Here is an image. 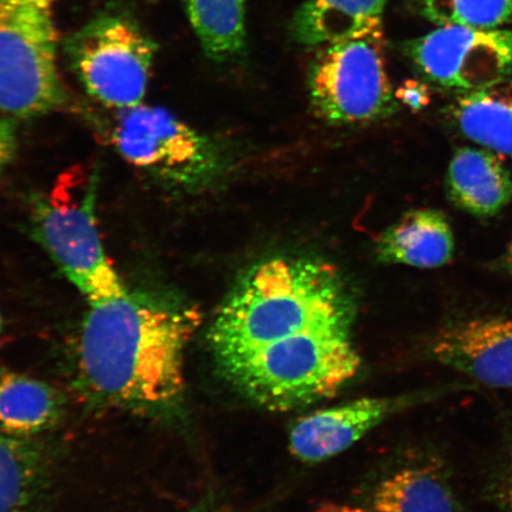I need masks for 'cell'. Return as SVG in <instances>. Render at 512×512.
Returning <instances> with one entry per match:
<instances>
[{"mask_svg": "<svg viewBox=\"0 0 512 512\" xmlns=\"http://www.w3.org/2000/svg\"><path fill=\"white\" fill-rule=\"evenodd\" d=\"M16 146L15 126L9 120L0 119V177L14 159Z\"/></svg>", "mask_w": 512, "mask_h": 512, "instance_id": "7402d4cb", "label": "cell"}, {"mask_svg": "<svg viewBox=\"0 0 512 512\" xmlns=\"http://www.w3.org/2000/svg\"><path fill=\"white\" fill-rule=\"evenodd\" d=\"M509 260H510V264L512 266V245H511L510 251H509Z\"/></svg>", "mask_w": 512, "mask_h": 512, "instance_id": "d4e9b609", "label": "cell"}, {"mask_svg": "<svg viewBox=\"0 0 512 512\" xmlns=\"http://www.w3.org/2000/svg\"><path fill=\"white\" fill-rule=\"evenodd\" d=\"M486 503L497 512H512V411L501 416L482 480Z\"/></svg>", "mask_w": 512, "mask_h": 512, "instance_id": "ffe728a7", "label": "cell"}, {"mask_svg": "<svg viewBox=\"0 0 512 512\" xmlns=\"http://www.w3.org/2000/svg\"><path fill=\"white\" fill-rule=\"evenodd\" d=\"M388 0H306L294 14L291 35L300 46L317 48L382 27Z\"/></svg>", "mask_w": 512, "mask_h": 512, "instance_id": "9a60e30c", "label": "cell"}, {"mask_svg": "<svg viewBox=\"0 0 512 512\" xmlns=\"http://www.w3.org/2000/svg\"><path fill=\"white\" fill-rule=\"evenodd\" d=\"M62 396L48 383L22 374H0V431L19 438H34L62 419Z\"/></svg>", "mask_w": 512, "mask_h": 512, "instance_id": "e0dca14e", "label": "cell"}, {"mask_svg": "<svg viewBox=\"0 0 512 512\" xmlns=\"http://www.w3.org/2000/svg\"><path fill=\"white\" fill-rule=\"evenodd\" d=\"M76 368L96 405L143 418H171L181 408L185 355L202 313L177 294L132 290L86 300Z\"/></svg>", "mask_w": 512, "mask_h": 512, "instance_id": "7a4b0ae2", "label": "cell"}, {"mask_svg": "<svg viewBox=\"0 0 512 512\" xmlns=\"http://www.w3.org/2000/svg\"><path fill=\"white\" fill-rule=\"evenodd\" d=\"M57 0H0V111L21 119L67 100L59 68Z\"/></svg>", "mask_w": 512, "mask_h": 512, "instance_id": "277c9868", "label": "cell"}, {"mask_svg": "<svg viewBox=\"0 0 512 512\" xmlns=\"http://www.w3.org/2000/svg\"><path fill=\"white\" fill-rule=\"evenodd\" d=\"M383 27L317 47L307 70L313 110L332 124L369 123L396 110Z\"/></svg>", "mask_w": 512, "mask_h": 512, "instance_id": "5b68a950", "label": "cell"}, {"mask_svg": "<svg viewBox=\"0 0 512 512\" xmlns=\"http://www.w3.org/2000/svg\"><path fill=\"white\" fill-rule=\"evenodd\" d=\"M352 512H473L450 460L414 448L377 478Z\"/></svg>", "mask_w": 512, "mask_h": 512, "instance_id": "30bf717a", "label": "cell"}, {"mask_svg": "<svg viewBox=\"0 0 512 512\" xmlns=\"http://www.w3.org/2000/svg\"><path fill=\"white\" fill-rule=\"evenodd\" d=\"M396 100L415 112L430 105L431 94L425 83L416 80H407L403 82L395 92Z\"/></svg>", "mask_w": 512, "mask_h": 512, "instance_id": "44dd1931", "label": "cell"}, {"mask_svg": "<svg viewBox=\"0 0 512 512\" xmlns=\"http://www.w3.org/2000/svg\"><path fill=\"white\" fill-rule=\"evenodd\" d=\"M111 142L128 164L171 188L195 190L219 175V151L204 134L165 108L117 111Z\"/></svg>", "mask_w": 512, "mask_h": 512, "instance_id": "8992f818", "label": "cell"}, {"mask_svg": "<svg viewBox=\"0 0 512 512\" xmlns=\"http://www.w3.org/2000/svg\"><path fill=\"white\" fill-rule=\"evenodd\" d=\"M451 114L459 131L471 142L512 158V79L459 96Z\"/></svg>", "mask_w": 512, "mask_h": 512, "instance_id": "2e32d148", "label": "cell"}, {"mask_svg": "<svg viewBox=\"0 0 512 512\" xmlns=\"http://www.w3.org/2000/svg\"><path fill=\"white\" fill-rule=\"evenodd\" d=\"M428 21L476 29L512 27V0H419Z\"/></svg>", "mask_w": 512, "mask_h": 512, "instance_id": "d6986e66", "label": "cell"}, {"mask_svg": "<svg viewBox=\"0 0 512 512\" xmlns=\"http://www.w3.org/2000/svg\"><path fill=\"white\" fill-rule=\"evenodd\" d=\"M473 389L476 386L463 380L408 399L362 398L319 409L293 425L288 434V448L299 462H326L354 446L402 407Z\"/></svg>", "mask_w": 512, "mask_h": 512, "instance_id": "8fae6325", "label": "cell"}, {"mask_svg": "<svg viewBox=\"0 0 512 512\" xmlns=\"http://www.w3.org/2000/svg\"><path fill=\"white\" fill-rule=\"evenodd\" d=\"M70 67L87 93L115 111L143 104L156 44L131 19L102 16L69 38Z\"/></svg>", "mask_w": 512, "mask_h": 512, "instance_id": "52a82bcc", "label": "cell"}, {"mask_svg": "<svg viewBox=\"0 0 512 512\" xmlns=\"http://www.w3.org/2000/svg\"><path fill=\"white\" fill-rule=\"evenodd\" d=\"M210 60L228 62L247 49L246 0H181Z\"/></svg>", "mask_w": 512, "mask_h": 512, "instance_id": "ac0fdd59", "label": "cell"}, {"mask_svg": "<svg viewBox=\"0 0 512 512\" xmlns=\"http://www.w3.org/2000/svg\"><path fill=\"white\" fill-rule=\"evenodd\" d=\"M99 183L95 166H74L30 207L32 236L86 300L126 286L101 240L96 217Z\"/></svg>", "mask_w": 512, "mask_h": 512, "instance_id": "3957f363", "label": "cell"}, {"mask_svg": "<svg viewBox=\"0 0 512 512\" xmlns=\"http://www.w3.org/2000/svg\"><path fill=\"white\" fill-rule=\"evenodd\" d=\"M3 332H4V320H3L2 313H0V338H2Z\"/></svg>", "mask_w": 512, "mask_h": 512, "instance_id": "cb8c5ba5", "label": "cell"}, {"mask_svg": "<svg viewBox=\"0 0 512 512\" xmlns=\"http://www.w3.org/2000/svg\"><path fill=\"white\" fill-rule=\"evenodd\" d=\"M53 465L36 441L0 431V512H50Z\"/></svg>", "mask_w": 512, "mask_h": 512, "instance_id": "7c38bea8", "label": "cell"}, {"mask_svg": "<svg viewBox=\"0 0 512 512\" xmlns=\"http://www.w3.org/2000/svg\"><path fill=\"white\" fill-rule=\"evenodd\" d=\"M447 195L466 213L495 216L512 200V177L495 152L462 147L454 153L446 175Z\"/></svg>", "mask_w": 512, "mask_h": 512, "instance_id": "4fadbf2b", "label": "cell"}, {"mask_svg": "<svg viewBox=\"0 0 512 512\" xmlns=\"http://www.w3.org/2000/svg\"><path fill=\"white\" fill-rule=\"evenodd\" d=\"M425 354L478 388L512 390V312L450 320L428 339Z\"/></svg>", "mask_w": 512, "mask_h": 512, "instance_id": "9c48e42d", "label": "cell"}, {"mask_svg": "<svg viewBox=\"0 0 512 512\" xmlns=\"http://www.w3.org/2000/svg\"><path fill=\"white\" fill-rule=\"evenodd\" d=\"M376 253L384 264L437 268L453 258L454 235L439 210L408 211L381 234Z\"/></svg>", "mask_w": 512, "mask_h": 512, "instance_id": "5bb4252c", "label": "cell"}, {"mask_svg": "<svg viewBox=\"0 0 512 512\" xmlns=\"http://www.w3.org/2000/svg\"><path fill=\"white\" fill-rule=\"evenodd\" d=\"M401 50L427 80L453 91H477L512 73V29L444 25Z\"/></svg>", "mask_w": 512, "mask_h": 512, "instance_id": "ba28073f", "label": "cell"}, {"mask_svg": "<svg viewBox=\"0 0 512 512\" xmlns=\"http://www.w3.org/2000/svg\"><path fill=\"white\" fill-rule=\"evenodd\" d=\"M185 512H226V511H223L221 508L216 507V505L206 503V504L197 505V507L192 508Z\"/></svg>", "mask_w": 512, "mask_h": 512, "instance_id": "603a6c76", "label": "cell"}, {"mask_svg": "<svg viewBox=\"0 0 512 512\" xmlns=\"http://www.w3.org/2000/svg\"><path fill=\"white\" fill-rule=\"evenodd\" d=\"M356 304L336 268L309 258L261 262L224 298L207 342L219 374L274 412L330 398L362 366Z\"/></svg>", "mask_w": 512, "mask_h": 512, "instance_id": "6da1fadb", "label": "cell"}]
</instances>
